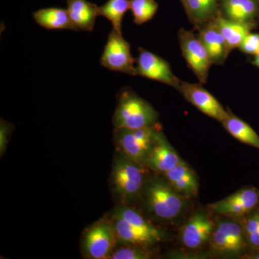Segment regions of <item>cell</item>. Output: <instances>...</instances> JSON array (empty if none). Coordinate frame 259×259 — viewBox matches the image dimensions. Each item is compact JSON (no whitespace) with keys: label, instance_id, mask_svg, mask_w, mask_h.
Segmentation results:
<instances>
[{"label":"cell","instance_id":"obj_1","mask_svg":"<svg viewBox=\"0 0 259 259\" xmlns=\"http://www.w3.org/2000/svg\"><path fill=\"white\" fill-rule=\"evenodd\" d=\"M117 102L112 119L115 128L140 129L158 126L157 111L132 89H122Z\"/></svg>","mask_w":259,"mask_h":259},{"label":"cell","instance_id":"obj_2","mask_svg":"<svg viewBox=\"0 0 259 259\" xmlns=\"http://www.w3.org/2000/svg\"><path fill=\"white\" fill-rule=\"evenodd\" d=\"M146 202L148 209L162 220L178 217L185 207L184 197L170 184L153 181L146 187Z\"/></svg>","mask_w":259,"mask_h":259},{"label":"cell","instance_id":"obj_3","mask_svg":"<svg viewBox=\"0 0 259 259\" xmlns=\"http://www.w3.org/2000/svg\"><path fill=\"white\" fill-rule=\"evenodd\" d=\"M159 126L146 128H115L116 142L124 156L140 165L146 164L156 141Z\"/></svg>","mask_w":259,"mask_h":259},{"label":"cell","instance_id":"obj_4","mask_svg":"<svg viewBox=\"0 0 259 259\" xmlns=\"http://www.w3.org/2000/svg\"><path fill=\"white\" fill-rule=\"evenodd\" d=\"M112 182L115 193L123 202L134 200L144 186V173L141 165L124 155L118 156L114 163Z\"/></svg>","mask_w":259,"mask_h":259},{"label":"cell","instance_id":"obj_5","mask_svg":"<svg viewBox=\"0 0 259 259\" xmlns=\"http://www.w3.org/2000/svg\"><path fill=\"white\" fill-rule=\"evenodd\" d=\"M131 44L122 37V32L112 28L100 63L110 71L136 76V67L134 66L136 60L131 54Z\"/></svg>","mask_w":259,"mask_h":259},{"label":"cell","instance_id":"obj_6","mask_svg":"<svg viewBox=\"0 0 259 259\" xmlns=\"http://www.w3.org/2000/svg\"><path fill=\"white\" fill-rule=\"evenodd\" d=\"M179 41L182 56L190 69L198 79L199 83H207L209 68L212 66L207 49L198 35L185 29H180Z\"/></svg>","mask_w":259,"mask_h":259},{"label":"cell","instance_id":"obj_7","mask_svg":"<svg viewBox=\"0 0 259 259\" xmlns=\"http://www.w3.org/2000/svg\"><path fill=\"white\" fill-rule=\"evenodd\" d=\"M211 248L216 254L237 255L248 248L243 226L234 221H221L211 237Z\"/></svg>","mask_w":259,"mask_h":259},{"label":"cell","instance_id":"obj_8","mask_svg":"<svg viewBox=\"0 0 259 259\" xmlns=\"http://www.w3.org/2000/svg\"><path fill=\"white\" fill-rule=\"evenodd\" d=\"M117 242L113 225L100 221L90 227L85 234L83 248L89 258H109Z\"/></svg>","mask_w":259,"mask_h":259},{"label":"cell","instance_id":"obj_9","mask_svg":"<svg viewBox=\"0 0 259 259\" xmlns=\"http://www.w3.org/2000/svg\"><path fill=\"white\" fill-rule=\"evenodd\" d=\"M136 59V76L155 80L178 90L181 80L174 74L170 64L153 53L139 48Z\"/></svg>","mask_w":259,"mask_h":259},{"label":"cell","instance_id":"obj_10","mask_svg":"<svg viewBox=\"0 0 259 259\" xmlns=\"http://www.w3.org/2000/svg\"><path fill=\"white\" fill-rule=\"evenodd\" d=\"M201 83H190L181 80L180 92L190 103L197 107L204 115L223 122L229 115L226 110L212 94L202 87Z\"/></svg>","mask_w":259,"mask_h":259},{"label":"cell","instance_id":"obj_11","mask_svg":"<svg viewBox=\"0 0 259 259\" xmlns=\"http://www.w3.org/2000/svg\"><path fill=\"white\" fill-rule=\"evenodd\" d=\"M259 205V190L244 188L210 205L217 214L233 218H244Z\"/></svg>","mask_w":259,"mask_h":259},{"label":"cell","instance_id":"obj_12","mask_svg":"<svg viewBox=\"0 0 259 259\" xmlns=\"http://www.w3.org/2000/svg\"><path fill=\"white\" fill-rule=\"evenodd\" d=\"M214 223L203 212H197L182 227L181 241L183 245L190 249L200 248L210 241L214 231Z\"/></svg>","mask_w":259,"mask_h":259},{"label":"cell","instance_id":"obj_13","mask_svg":"<svg viewBox=\"0 0 259 259\" xmlns=\"http://www.w3.org/2000/svg\"><path fill=\"white\" fill-rule=\"evenodd\" d=\"M220 12L223 18L249 25H259V4L257 0H219Z\"/></svg>","mask_w":259,"mask_h":259},{"label":"cell","instance_id":"obj_14","mask_svg":"<svg viewBox=\"0 0 259 259\" xmlns=\"http://www.w3.org/2000/svg\"><path fill=\"white\" fill-rule=\"evenodd\" d=\"M198 31V36L207 49L212 64H224L231 51L215 21L206 24Z\"/></svg>","mask_w":259,"mask_h":259},{"label":"cell","instance_id":"obj_15","mask_svg":"<svg viewBox=\"0 0 259 259\" xmlns=\"http://www.w3.org/2000/svg\"><path fill=\"white\" fill-rule=\"evenodd\" d=\"M181 161L182 159L178 153L160 131L146 164L155 171L165 174L177 166Z\"/></svg>","mask_w":259,"mask_h":259},{"label":"cell","instance_id":"obj_16","mask_svg":"<svg viewBox=\"0 0 259 259\" xmlns=\"http://www.w3.org/2000/svg\"><path fill=\"white\" fill-rule=\"evenodd\" d=\"M116 235L118 242L126 245L148 247L161 241L163 236L148 233L130 224L125 220L113 214Z\"/></svg>","mask_w":259,"mask_h":259},{"label":"cell","instance_id":"obj_17","mask_svg":"<svg viewBox=\"0 0 259 259\" xmlns=\"http://www.w3.org/2000/svg\"><path fill=\"white\" fill-rule=\"evenodd\" d=\"M168 183L184 197H193L198 194L199 183L194 171L183 161L164 174Z\"/></svg>","mask_w":259,"mask_h":259},{"label":"cell","instance_id":"obj_18","mask_svg":"<svg viewBox=\"0 0 259 259\" xmlns=\"http://www.w3.org/2000/svg\"><path fill=\"white\" fill-rule=\"evenodd\" d=\"M182 5L191 23L197 30L221 14L218 0H185Z\"/></svg>","mask_w":259,"mask_h":259},{"label":"cell","instance_id":"obj_19","mask_svg":"<svg viewBox=\"0 0 259 259\" xmlns=\"http://www.w3.org/2000/svg\"><path fill=\"white\" fill-rule=\"evenodd\" d=\"M67 11L75 28L92 31L99 16V7L87 0H66Z\"/></svg>","mask_w":259,"mask_h":259},{"label":"cell","instance_id":"obj_20","mask_svg":"<svg viewBox=\"0 0 259 259\" xmlns=\"http://www.w3.org/2000/svg\"><path fill=\"white\" fill-rule=\"evenodd\" d=\"M32 16L39 25L48 30H76L71 23L67 10L57 8H45L35 12Z\"/></svg>","mask_w":259,"mask_h":259},{"label":"cell","instance_id":"obj_21","mask_svg":"<svg viewBox=\"0 0 259 259\" xmlns=\"http://www.w3.org/2000/svg\"><path fill=\"white\" fill-rule=\"evenodd\" d=\"M214 21L224 36L227 45L231 52L233 49H238L244 37L250 32L254 30L249 25L227 20L221 14L218 15Z\"/></svg>","mask_w":259,"mask_h":259},{"label":"cell","instance_id":"obj_22","mask_svg":"<svg viewBox=\"0 0 259 259\" xmlns=\"http://www.w3.org/2000/svg\"><path fill=\"white\" fill-rule=\"evenodd\" d=\"M222 124L235 139L259 150V136L247 122L229 111V115Z\"/></svg>","mask_w":259,"mask_h":259},{"label":"cell","instance_id":"obj_23","mask_svg":"<svg viewBox=\"0 0 259 259\" xmlns=\"http://www.w3.org/2000/svg\"><path fill=\"white\" fill-rule=\"evenodd\" d=\"M130 10V0H108L105 5L99 7V16L110 20L113 29L122 32V19Z\"/></svg>","mask_w":259,"mask_h":259},{"label":"cell","instance_id":"obj_24","mask_svg":"<svg viewBox=\"0 0 259 259\" xmlns=\"http://www.w3.org/2000/svg\"><path fill=\"white\" fill-rule=\"evenodd\" d=\"M114 214L125 220L130 224L139 229L143 230L153 234L163 236V233L151 223L148 222L140 213L131 207L121 206L115 209Z\"/></svg>","mask_w":259,"mask_h":259},{"label":"cell","instance_id":"obj_25","mask_svg":"<svg viewBox=\"0 0 259 259\" xmlns=\"http://www.w3.org/2000/svg\"><path fill=\"white\" fill-rule=\"evenodd\" d=\"M158 8L155 0H130V10L134 15L136 25H141L151 20Z\"/></svg>","mask_w":259,"mask_h":259},{"label":"cell","instance_id":"obj_26","mask_svg":"<svg viewBox=\"0 0 259 259\" xmlns=\"http://www.w3.org/2000/svg\"><path fill=\"white\" fill-rule=\"evenodd\" d=\"M248 245L253 249H259V208L257 207L245 216L242 223Z\"/></svg>","mask_w":259,"mask_h":259},{"label":"cell","instance_id":"obj_27","mask_svg":"<svg viewBox=\"0 0 259 259\" xmlns=\"http://www.w3.org/2000/svg\"><path fill=\"white\" fill-rule=\"evenodd\" d=\"M151 252L148 247L141 245H130V246L122 247L110 255L111 259H149L152 258Z\"/></svg>","mask_w":259,"mask_h":259},{"label":"cell","instance_id":"obj_28","mask_svg":"<svg viewBox=\"0 0 259 259\" xmlns=\"http://www.w3.org/2000/svg\"><path fill=\"white\" fill-rule=\"evenodd\" d=\"M238 49L248 55L255 56L259 54V33L250 32L244 37Z\"/></svg>","mask_w":259,"mask_h":259},{"label":"cell","instance_id":"obj_29","mask_svg":"<svg viewBox=\"0 0 259 259\" xmlns=\"http://www.w3.org/2000/svg\"><path fill=\"white\" fill-rule=\"evenodd\" d=\"M12 130H13V127H12L11 124L1 119V123H0V153H1V156L6 151Z\"/></svg>","mask_w":259,"mask_h":259},{"label":"cell","instance_id":"obj_30","mask_svg":"<svg viewBox=\"0 0 259 259\" xmlns=\"http://www.w3.org/2000/svg\"><path fill=\"white\" fill-rule=\"evenodd\" d=\"M245 256H246L244 257L245 258L259 259V249L255 250L254 251L245 255Z\"/></svg>","mask_w":259,"mask_h":259},{"label":"cell","instance_id":"obj_31","mask_svg":"<svg viewBox=\"0 0 259 259\" xmlns=\"http://www.w3.org/2000/svg\"><path fill=\"white\" fill-rule=\"evenodd\" d=\"M252 64L253 66H257V67L259 68V54H257V55L254 56L253 57V60L251 61Z\"/></svg>","mask_w":259,"mask_h":259},{"label":"cell","instance_id":"obj_32","mask_svg":"<svg viewBox=\"0 0 259 259\" xmlns=\"http://www.w3.org/2000/svg\"><path fill=\"white\" fill-rule=\"evenodd\" d=\"M185 0H181V2H182V4H183L184 2H185Z\"/></svg>","mask_w":259,"mask_h":259},{"label":"cell","instance_id":"obj_33","mask_svg":"<svg viewBox=\"0 0 259 259\" xmlns=\"http://www.w3.org/2000/svg\"><path fill=\"white\" fill-rule=\"evenodd\" d=\"M257 2H258V4H259V0H257Z\"/></svg>","mask_w":259,"mask_h":259}]
</instances>
